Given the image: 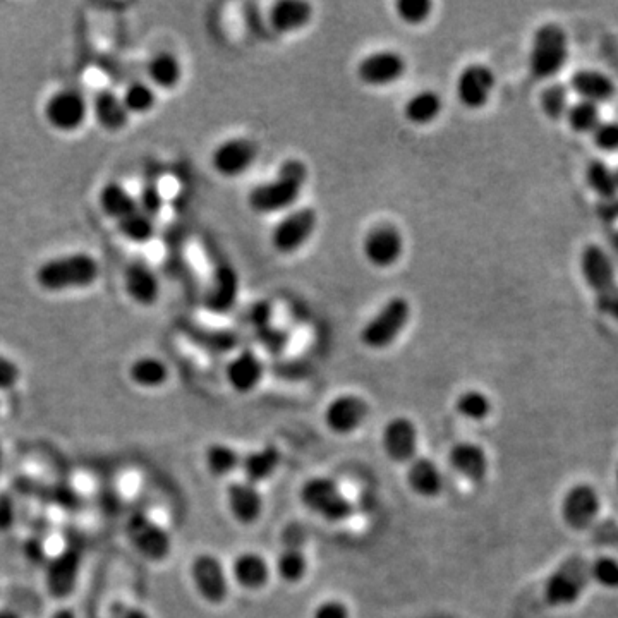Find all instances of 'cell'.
Returning a JSON list of instances; mask_svg holds the SVG:
<instances>
[{
	"instance_id": "obj_1",
	"label": "cell",
	"mask_w": 618,
	"mask_h": 618,
	"mask_svg": "<svg viewBox=\"0 0 618 618\" xmlns=\"http://www.w3.org/2000/svg\"><path fill=\"white\" fill-rule=\"evenodd\" d=\"M102 277V265L90 251L50 256L33 270V282L45 294L88 291Z\"/></svg>"
},
{
	"instance_id": "obj_2",
	"label": "cell",
	"mask_w": 618,
	"mask_h": 618,
	"mask_svg": "<svg viewBox=\"0 0 618 618\" xmlns=\"http://www.w3.org/2000/svg\"><path fill=\"white\" fill-rule=\"evenodd\" d=\"M308 177L304 162L297 158L285 160L270 181L260 182L249 191V208L258 215L291 212L306 188Z\"/></svg>"
},
{
	"instance_id": "obj_3",
	"label": "cell",
	"mask_w": 618,
	"mask_h": 618,
	"mask_svg": "<svg viewBox=\"0 0 618 618\" xmlns=\"http://www.w3.org/2000/svg\"><path fill=\"white\" fill-rule=\"evenodd\" d=\"M581 272L598 311L618 322V282L610 256L600 246L589 244L581 253Z\"/></svg>"
},
{
	"instance_id": "obj_4",
	"label": "cell",
	"mask_w": 618,
	"mask_h": 618,
	"mask_svg": "<svg viewBox=\"0 0 618 618\" xmlns=\"http://www.w3.org/2000/svg\"><path fill=\"white\" fill-rule=\"evenodd\" d=\"M299 500L303 503L304 509L328 524L346 522L347 519H351L354 512V505L347 497L344 488L334 478L328 476H313L306 479L299 490Z\"/></svg>"
},
{
	"instance_id": "obj_5",
	"label": "cell",
	"mask_w": 618,
	"mask_h": 618,
	"mask_svg": "<svg viewBox=\"0 0 618 618\" xmlns=\"http://www.w3.org/2000/svg\"><path fill=\"white\" fill-rule=\"evenodd\" d=\"M42 117L54 133L62 136L79 133L90 121V98L78 88L64 86L45 98Z\"/></svg>"
},
{
	"instance_id": "obj_6",
	"label": "cell",
	"mask_w": 618,
	"mask_h": 618,
	"mask_svg": "<svg viewBox=\"0 0 618 618\" xmlns=\"http://www.w3.org/2000/svg\"><path fill=\"white\" fill-rule=\"evenodd\" d=\"M411 303L406 297L394 296L383 303L382 308L364 323L359 340L370 351H385L394 346L395 340L399 339L406 330L407 323L411 320Z\"/></svg>"
},
{
	"instance_id": "obj_7",
	"label": "cell",
	"mask_w": 618,
	"mask_h": 618,
	"mask_svg": "<svg viewBox=\"0 0 618 618\" xmlns=\"http://www.w3.org/2000/svg\"><path fill=\"white\" fill-rule=\"evenodd\" d=\"M569 59V38L562 26L546 23L534 31L529 52V71L534 78L557 76Z\"/></svg>"
},
{
	"instance_id": "obj_8",
	"label": "cell",
	"mask_w": 618,
	"mask_h": 618,
	"mask_svg": "<svg viewBox=\"0 0 618 618\" xmlns=\"http://www.w3.org/2000/svg\"><path fill=\"white\" fill-rule=\"evenodd\" d=\"M124 534L134 552L153 564H160L172 553V536L164 524L146 512H133L124 524Z\"/></svg>"
},
{
	"instance_id": "obj_9",
	"label": "cell",
	"mask_w": 618,
	"mask_h": 618,
	"mask_svg": "<svg viewBox=\"0 0 618 618\" xmlns=\"http://www.w3.org/2000/svg\"><path fill=\"white\" fill-rule=\"evenodd\" d=\"M189 577L201 600L212 606L224 605L231 594V574L213 553H200L191 560Z\"/></svg>"
},
{
	"instance_id": "obj_10",
	"label": "cell",
	"mask_w": 618,
	"mask_h": 618,
	"mask_svg": "<svg viewBox=\"0 0 618 618\" xmlns=\"http://www.w3.org/2000/svg\"><path fill=\"white\" fill-rule=\"evenodd\" d=\"M318 229V213L311 206H299L285 213L273 225L270 244L279 255H294L306 246Z\"/></svg>"
},
{
	"instance_id": "obj_11",
	"label": "cell",
	"mask_w": 618,
	"mask_h": 618,
	"mask_svg": "<svg viewBox=\"0 0 618 618\" xmlns=\"http://www.w3.org/2000/svg\"><path fill=\"white\" fill-rule=\"evenodd\" d=\"M591 582V562L582 557L565 560L553 572L545 586V598L552 606L576 603Z\"/></svg>"
},
{
	"instance_id": "obj_12",
	"label": "cell",
	"mask_w": 618,
	"mask_h": 618,
	"mask_svg": "<svg viewBox=\"0 0 618 618\" xmlns=\"http://www.w3.org/2000/svg\"><path fill=\"white\" fill-rule=\"evenodd\" d=\"M45 577L43 586L50 598L55 601H66L73 596L78 588L79 576L83 569V557L78 548L67 546L59 552L50 555L45 562Z\"/></svg>"
},
{
	"instance_id": "obj_13",
	"label": "cell",
	"mask_w": 618,
	"mask_h": 618,
	"mask_svg": "<svg viewBox=\"0 0 618 618\" xmlns=\"http://www.w3.org/2000/svg\"><path fill=\"white\" fill-rule=\"evenodd\" d=\"M406 251V239L399 227L388 222L376 224L366 231L361 241V253L370 267L388 270L395 267Z\"/></svg>"
},
{
	"instance_id": "obj_14",
	"label": "cell",
	"mask_w": 618,
	"mask_h": 618,
	"mask_svg": "<svg viewBox=\"0 0 618 618\" xmlns=\"http://www.w3.org/2000/svg\"><path fill=\"white\" fill-rule=\"evenodd\" d=\"M370 416L368 400L358 394H340L323 409V423L335 437H351Z\"/></svg>"
},
{
	"instance_id": "obj_15",
	"label": "cell",
	"mask_w": 618,
	"mask_h": 618,
	"mask_svg": "<svg viewBox=\"0 0 618 618\" xmlns=\"http://www.w3.org/2000/svg\"><path fill=\"white\" fill-rule=\"evenodd\" d=\"M407 61L397 50L382 49L364 55L356 66V76L364 86L387 88L404 78Z\"/></svg>"
},
{
	"instance_id": "obj_16",
	"label": "cell",
	"mask_w": 618,
	"mask_h": 618,
	"mask_svg": "<svg viewBox=\"0 0 618 618\" xmlns=\"http://www.w3.org/2000/svg\"><path fill=\"white\" fill-rule=\"evenodd\" d=\"M382 449L388 461L411 464L419 455V428L409 416L388 419L382 430Z\"/></svg>"
},
{
	"instance_id": "obj_17",
	"label": "cell",
	"mask_w": 618,
	"mask_h": 618,
	"mask_svg": "<svg viewBox=\"0 0 618 618\" xmlns=\"http://www.w3.org/2000/svg\"><path fill=\"white\" fill-rule=\"evenodd\" d=\"M258 153V145L251 138H229L213 148L210 164L220 177L236 179L255 165Z\"/></svg>"
},
{
	"instance_id": "obj_18",
	"label": "cell",
	"mask_w": 618,
	"mask_h": 618,
	"mask_svg": "<svg viewBox=\"0 0 618 618\" xmlns=\"http://www.w3.org/2000/svg\"><path fill=\"white\" fill-rule=\"evenodd\" d=\"M497 79L490 67L485 64H467L455 79V97L462 107L479 110L490 102Z\"/></svg>"
},
{
	"instance_id": "obj_19",
	"label": "cell",
	"mask_w": 618,
	"mask_h": 618,
	"mask_svg": "<svg viewBox=\"0 0 618 618\" xmlns=\"http://www.w3.org/2000/svg\"><path fill=\"white\" fill-rule=\"evenodd\" d=\"M122 292L134 306L153 308L162 296V282L150 265L134 260L122 270Z\"/></svg>"
},
{
	"instance_id": "obj_20",
	"label": "cell",
	"mask_w": 618,
	"mask_h": 618,
	"mask_svg": "<svg viewBox=\"0 0 618 618\" xmlns=\"http://www.w3.org/2000/svg\"><path fill=\"white\" fill-rule=\"evenodd\" d=\"M225 503L232 519L241 526H255L265 510L260 486L253 485L246 479H236L227 485Z\"/></svg>"
},
{
	"instance_id": "obj_21",
	"label": "cell",
	"mask_w": 618,
	"mask_h": 618,
	"mask_svg": "<svg viewBox=\"0 0 618 618\" xmlns=\"http://www.w3.org/2000/svg\"><path fill=\"white\" fill-rule=\"evenodd\" d=\"M90 119L100 131L107 134L122 133L131 122V116L122 103L121 93L110 88H103L90 98Z\"/></svg>"
},
{
	"instance_id": "obj_22",
	"label": "cell",
	"mask_w": 618,
	"mask_h": 618,
	"mask_svg": "<svg viewBox=\"0 0 618 618\" xmlns=\"http://www.w3.org/2000/svg\"><path fill=\"white\" fill-rule=\"evenodd\" d=\"M598 514H600V497L593 486L576 485L567 491L562 502V517L570 529L574 531L588 529Z\"/></svg>"
},
{
	"instance_id": "obj_23",
	"label": "cell",
	"mask_w": 618,
	"mask_h": 618,
	"mask_svg": "<svg viewBox=\"0 0 618 618\" xmlns=\"http://www.w3.org/2000/svg\"><path fill=\"white\" fill-rule=\"evenodd\" d=\"M229 574L232 582H236L239 588L256 593L267 588L272 581L273 565L260 552L246 550L232 560Z\"/></svg>"
},
{
	"instance_id": "obj_24",
	"label": "cell",
	"mask_w": 618,
	"mask_h": 618,
	"mask_svg": "<svg viewBox=\"0 0 618 618\" xmlns=\"http://www.w3.org/2000/svg\"><path fill=\"white\" fill-rule=\"evenodd\" d=\"M447 461L450 469L471 485H483L490 471L486 450L474 442H457L452 445Z\"/></svg>"
},
{
	"instance_id": "obj_25",
	"label": "cell",
	"mask_w": 618,
	"mask_h": 618,
	"mask_svg": "<svg viewBox=\"0 0 618 618\" xmlns=\"http://www.w3.org/2000/svg\"><path fill=\"white\" fill-rule=\"evenodd\" d=\"M265 378V364L251 349L237 352L225 366V380L239 395L253 394Z\"/></svg>"
},
{
	"instance_id": "obj_26",
	"label": "cell",
	"mask_w": 618,
	"mask_h": 618,
	"mask_svg": "<svg viewBox=\"0 0 618 618\" xmlns=\"http://www.w3.org/2000/svg\"><path fill=\"white\" fill-rule=\"evenodd\" d=\"M406 483L409 490L423 500L440 498L445 488L442 469L426 455H418L411 464H407Z\"/></svg>"
},
{
	"instance_id": "obj_27",
	"label": "cell",
	"mask_w": 618,
	"mask_h": 618,
	"mask_svg": "<svg viewBox=\"0 0 618 618\" xmlns=\"http://www.w3.org/2000/svg\"><path fill=\"white\" fill-rule=\"evenodd\" d=\"M313 6L306 0H277L268 11V23L279 35L303 31L313 21Z\"/></svg>"
},
{
	"instance_id": "obj_28",
	"label": "cell",
	"mask_w": 618,
	"mask_h": 618,
	"mask_svg": "<svg viewBox=\"0 0 618 618\" xmlns=\"http://www.w3.org/2000/svg\"><path fill=\"white\" fill-rule=\"evenodd\" d=\"M98 210L110 222H121L131 213L140 210L138 196H134L122 182L109 181L103 184L97 194Z\"/></svg>"
},
{
	"instance_id": "obj_29",
	"label": "cell",
	"mask_w": 618,
	"mask_h": 618,
	"mask_svg": "<svg viewBox=\"0 0 618 618\" xmlns=\"http://www.w3.org/2000/svg\"><path fill=\"white\" fill-rule=\"evenodd\" d=\"M146 81L157 91H174L184 78L181 59L172 52H157L145 64Z\"/></svg>"
},
{
	"instance_id": "obj_30",
	"label": "cell",
	"mask_w": 618,
	"mask_h": 618,
	"mask_svg": "<svg viewBox=\"0 0 618 618\" xmlns=\"http://www.w3.org/2000/svg\"><path fill=\"white\" fill-rule=\"evenodd\" d=\"M128 380L140 390H160L170 380L169 364L152 354L134 358L128 366Z\"/></svg>"
},
{
	"instance_id": "obj_31",
	"label": "cell",
	"mask_w": 618,
	"mask_h": 618,
	"mask_svg": "<svg viewBox=\"0 0 618 618\" xmlns=\"http://www.w3.org/2000/svg\"><path fill=\"white\" fill-rule=\"evenodd\" d=\"M280 464H282L280 450L275 445H265L260 449L249 450L248 454H243L241 473H243V479L249 483L261 486L277 474Z\"/></svg>"
},
{
	"instance_id": "obj_32",
	"label": "cell",
	"mask_w": 618,
	"mask_h": 618,
	"mask_svg": "<svg viewBox=\"0 0 618 618\" xmlns=\"http://www.w3.org/2000/svg\"><path fill=\"white\" fill-rule=\"evenodd\" d=\"M273 572L287 586H297L308 577L309 558L303 543L285 540L282 550L277 555Z\"/></svg>"
},
{
	"instance_id": "obj_33",
	"label": "cell",
	"mask_w": 618,
	"mask_h": 618,
	"mask_svg": "<svg viewBox=\"0 0 618 618\" xmlns=\"http://www.w3.org/2000/svg\"><path fill=\"white\" fill-rule=\"evenodd\" d=\"M442 112V95L438 91L431 90V88L412 93L402 107L404 119L412 126H419V128L433 124L438 117L442 116Z\"/></svg>"
},
{
	"instance_id": "obj_34",
	"label": "cell",
	"mask_w": 618,
	"mask_h": 618,
	"mask_svg": "<svg viewBox=\"0 0 618 618\" xmlns=\"http://www.w3.org/2000/svg\"><path fill=\"white\" fill-rule=\"evenodd\" d=\"M570 88L576 91L577 97L596 105L610 102L615 95V85L606 74L594 69H581L570 78Z\"/></svg>"
},
{
	"instance_id": "obj_35",
	"label": "cell",
	"mask_w": 618,
	"mask_h": 618,
	"mask_svg": "<svg viewBox=\"0 0 618 618\" xmlns=\"http://www.w3.org/2000/svg\"><path fill=\"white\" fill-rule=\"evenodd\" d=\"M243 454L225 442H213L205 449L206 471L212 474L213 478H229L232 474L241 471Z\"/></svg>"
},
{
	"instance_id": "obj_36",
	"label": "cell",
	"mask_w": 618,
	"mask_h": 618,
	"mask_svg": "<svg viewBox=\"0 0 618 618\" xmlns=\"http://www.w3.org/2000/svg\"><path fill=\"white\" fill-rule=\"evenodd\" d=\"M121 98L131 119L150 116L158 105V91L146 79L129 81L122 88Z\"/></svg>"
},
{
	"instance_id": "obj_37",
	"label": "cell",
	"mask_w": 618,
	"mask_h": 618,
	"mask_svg": "<svg viewBox=\"0 0 618 618\" xmlns=\"http://www.w3.org/2000/svg\"><path fill=\"white\" fill-rule=\"evenodd\" d=\"M116 229L124 241L136 244V246H145V244L152 243L157 236V219L140 208L126 219L117 222Z\"/></svg>"
},
{
	"instance_id": "obj_38",
	"label": "cell",
	"mask_w": 618,
	"mask_h": 618,
	"mask_svg": "<svg viewBox=\"0 0 618 618\" xmlns=\"http://www.w3.org/2000/svg\"><path fill=\"white\" fill-rule=\"evenodd\" d=\"M455 412L466 421H473V423H479V421H485L491 414L493 404H491L490 397L478 388H467L464 392L455 397L454 402Z\"/></svg>"
},
{
	"instance_id": "obj_39",
	"label": "cell",
	"mask_w": 618,
	"mask_h": 618,
	"mask_svg": "<svg viewBox=\"0 0 618 618\" xmlns=\"http://www.w3.org/2000/svg\"><path fill=\"white\" fill-rule=\"evenodd\" d=\"M237 297V275L232 268L222 267L220 272L215 275L206 304L213 311H227L232 303H236Z\"/></svg>"
},
{
	"instance_id": "obj_40",
	"label": "cell",
	"mask_w": 618,
	"mask_h": 618,
	"mask_svg": "<svg viewBox=\"0 0 618 618\" xmlns=\"http://www.w3.org/2000/svg\"><path fill=\"white\" fill-rule=\"evenodd\" d=\"M586 182H588L589 188L598 194V200L617 196L618 194L615 169L605 164L603 160L589 162L588 167H586Z\"/></svg>"
},
{
	"instance_id": "obj_41",
	"label": "cell",
	"mask_w": 618,
	"mask_h": 618,
	"mask_svg": "<svg viewBox=\"0 0 618 618\" xmlns=\"http://www.w3.org/2000/svg\"><path fill=\"white\" fill-rule=\"evenodd\" d=\"M567 121L572 131L576 133H593L601 122L600 105L586 100H577L567 110Z\"/></svg>"
},
{
	"instance_id": "obj_42",
	"label": "cell",
	"mask_w": 618,
	"mask_h": 618,
	"mask_svg": "<svg viewBox=\"0 0 618 618\" xmlns=\"http://www.w3.org/2000/svg\"><path fill=\"white\" fill-rule=\"evenodd\" d=\"M395 16L400 23L407 26L425 25L433 14L431 0H397L395 2Z\"/></svg>"
},
{
	"instance_id": "obj_43",
	"label": "cell",
	"mask_w": 618,
	"mask_h": 618,
	"mask_svg": "<svg viewBox=\"0 0 618 618\" xmlns=\"http://www.w3.org/2000/svg\"><path fill=\"white\" fill-rule=\"evenodd\" d=\"M540 103L546 117L555 119V121L562 119L570 107L569 90L558 83L548 85L545 90L541 91Z\"/></svg>"
},
{
	"instance_id": "obj_44",
	"label": "cell",
	"mask_w": 618,
	"mask_h": 618,
	"mask_svg": "<svg viewBox=\"0 0 618 618\" xmlns=\"http://www.w3.org/2000/svg\"><path fill=\"white\" fill-rule=\"evenodd\" d=\"M591 581L605 588H618V560L610 557L596 558L591 562Z\"/></svg>"
},
{
	"instance_id": "obj_45",
	"label": "cell",
	"mask_w": 618,
	"mask_h": 618,
	"mask_svg": "<svg viewBox=\"0 0 618 618\" xmlns=\"http://www.w3.org/2000/svg\"><path fill=\"white\" fill-rule=\"evenodd\" d=\"M23 380V370L18 361L0 352V394L13 392Z\"/></svg>"
},
{
	"instance_id": "obj_46",
	"label": "cell",
	"mask_w": 618,
	"mask_h": 618,
	"mask_svg": "<svg viewBox=\"0 0 618 618\" xmlns=\"http://www.w3.org/2000/svg\"><path fill=\"white\" fill-rule=\"evenodd\" d=\"M594 145L603 152H618V122L601 121L593 133Z\"/></svg>"
},
{
	"instance_id": "obj_47",
	"label": "cell",
	"mask_w": 618,
	"mask_h": 618,
	"mask_svg": "<svg viewBox=\"0 0 618 618\" xmlns=\"http://www.w3.org/2000/svg\"><path fill=\"white\" fill-rule=\"evenodd\" d=\"M311 618H352V610L344 600L327 598L313 608Z\"/></svg>"
},
{
	"instance_id": "obj_48",
	"label": "cell",
	"mask_w": 618,
	"mask_h": 618,
	"mask_svg": "<svg viewBox=\"0 0 618 618\" xmlns=\"http://www.w3.org/2000/svg\"><path fill=\"white\" fill-rule=\"evenodd\" d=\"M18 524V507L14 498L0 491V534L11 533Z\"/></svg>"
},
{
	"instance_id": "obj_49",
	"label": "cell",
	"mask_w": 618,
	"mask_h": 618,
	"mask_svg": "<svg viewBox=\"0 0 618 618\" xmlns=\"http://www.w3.org/2000/svg\"><path fill=\"white\" fill-rule=\"evenodd\" d=\"M138 203L143 212L157 219L158 213L162 210V194H160L157 182H148L145 188L141 189V193L138 194Z\"/></svg>"
},
{
	"instance_id": "obj_50",
	"label": "cell",
	"mask_w": 618,
	"mask_h": 618,
	"mask_svg": "<svg viewBox=\"0 0 618 618\" xmlns=\"http://www.w3.org/2000/svg\"><path fill=\"white\" fill-rule=\"evenodd\" d=\"M107 618H153L150 613L140 608V606L129 605V603H114L109 608Z\"/></svg>"
},
{
	"instance_id": "obj_51",
	"label": "cell",
	"mask_w": 618,
	"mask_h": 618,
	"mask_svg": "<svg viewBox=\"0 0 618 618\" xmlns=\"http://www.w3.org/2000/svg\"><path fill=\"white\" fill-rule=\"evenodd\" d=\"M596 215L601 222H615L618 220V194L610 198H601L596 201Z\"/></svg>"
},
{
	"instance_id": "obj_52",
	"label": "cell",
	"mask_w": 618,
	"mask_h": 618,
	"mask_svg": "<svg viewBox=\"0 0 618 618\" xmlns=\"http://www.w3.org/2000/svg\"><path fill=\"white\" fill-rule=\"evenodd\" d=\"M0 618H21L11 608H0Z\"/></svg>"
},
{
	"instance_id": "obj_53",
	"label": "cell",
	"mask_w": 618,
	"mask_h": 618,
	"mask_svg": "<svg viewBox=\"0 0 618 618\" xmlns=\"http://www.w3.org/2000/svg\"><path fill=\"white\" fill-rule=\"evenodd\" d=\"M4 461H6V454H4V447L0 443V474L4 471Z\"/></svg>"
},
{
	"instance_id": "obj_54",
	"label": "cell",
	"mask_w": 618,
	"mask_h": 618,
	"mask_svg": "<svg viewBox=\"0 0 618 618\" xmlns=\"http://www.w3.org/2000/svg\"><path fill=\"white\" fill-rule=\"evenodd\" d=\"M615 179H617V186H618V167L617 169H615Z\"/></svg>"
},
{
	"instance_id": "obj_55",
	"label": "cell",
	"mask_w": 618,
	"mask_h": 618,
	"mask_svg": "<svg viewBox=\"0 0 618 618\" xmlns=\"http://www.w3.org/2000/svg\"><path fill=\"white\" fill-rule=\"evenodd\" d=\"M617 485H618V471H617Z\"/></svg>"
}]
</instances>
